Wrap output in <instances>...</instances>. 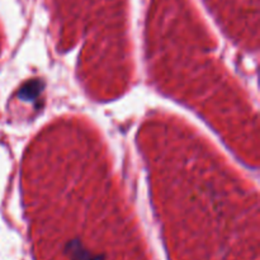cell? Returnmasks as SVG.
Returning <instances> with one entry per match:
<instances>
[{"label": "cell", "mask_w": 260, "mask_h": 260, "mask_svg": "<svg viewBox=\"0 0 260 260\" xmlns=\"http://www.w3.org/2000/svg\"><path fill=\"white\" fill-rule=\"evenodd\" d=\"M174 28L153 22L150 60L158 85L211 118L236 151L256 164V122L231 78L214 56L207 33L192 19Z\"/></svg>", "instance_id": "cell-1"}]
</instances>
